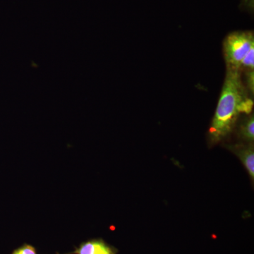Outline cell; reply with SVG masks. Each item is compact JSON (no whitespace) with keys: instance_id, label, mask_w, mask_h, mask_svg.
Returning a JSON list of instances; mask_svg holds the SVG:
<instances>
[{"instance_id":"6da1fadb","label":"cell","mask_w":254,"mask_h":254,"mask_svg":"<svg viewBox=\"0 0 254 254\" xmlns=\"http://www.w3.org/2000/svg\"><path fill=\"white\" fill-rule=\"evenodd\" d=\"M254 102L247 95L240 71L227 68L226 76L209 134L212 141L218 142L233 128L241 113L250 114Z\"/></svg>"},{"instance_id":"7a4b0ae2","label":"cell","mask_w":254,"mask_h":254,"mask_svg":"<svg viewBox=\"0 0 254 254\" xmlns=\"http://www.w3.org/2000/svg\"><path fill=\"white\" fill-rule=\"evenodd\" d=\"M253 48L254 37L252 32L238 31L229 34L223 43L227 68L240 71L242 60Z\"/></svg>"},{"instance_id":"3957f363","label":"cell","mask_w":254,"mask_h":254,"mask_svg":"<svg viewBox=\"0 0 254 254\" xmlns=\"http://www.w3.org/2000/svg\"><path fill=\"white\" fill-rule=\"evenodd\" d=\"M116 249L102 239H94L82 242L72 252L66 254H117Z\"/></svg>"},{"instance_id":"277c9868","label":"cell","mask_w":254,"mask_h":254,"mask_svg":"<svg viewBox=\"0 0 254 254\" xmlns=\"http://www.w3.org/2000/svg\"><path fill=\"white\" fill-rule=\"evenodd\" d=\"M239 156L243 162L245 168L248 170L251 177L254 180V152L253 145L249 148L239 151Z\"/></svg>"},{"instance_id":"5b68a950","label":"cell","mask_w":254,"mask_h":254,"mask_svg":"<svg viewBox=\"0 0 254 254\" xmlns=\"http://www.w3.org/2000/svg\"><path fill=\"white\" fill-rule=\"evenodd\" d=\"M254 116L245 120L241 127V135L245 139L249 141H253L254 138Z\"/></svg>"},{"instance_id":"8992f818","label":"cell","mask_w":254,"mask_h":254,"mask_svg":"<svg viewBox=\"0 0 254 254\" xmlns=\"http://www.w3.org/2000/svg\"><path fill=\"white\" fill-rule=\"evenodd\" d=\"M244 68L246 71H254V48H252L250 51L247 53L245 58L241 63L240 68Z\"/></svg>"},{"instance_id":"52a82bcc","label":"cell","mask_w":254,"mask_h":254,"mask_svg":"<svg viewBox=\"0 0 254 254\" xmlns=\"http://www.w3.org/2000/svg\"><path fill=\"white\" fill-rule=\"evenodd\" d=\"M11 254H38L36 249L28 244H23L22 246L15 250Z\"/></svg>"},{"instance_id":"ba28073f","label":"cell","mask_w":254,"mask_h":254,"mask_svg":"<svg viewBox=\"0 0 254 254\" xmlns=\"http://www.w3.org/2000/svg\"><path fill=\"white\" fill-rule=\"evenodd\" d=\"M247 84L251 94L254 95V71H247Z\"/></svg>"},{"instance_id":"9c48e42d","label":"cell","mask_w":254,"mask_h":254,"mask_svg":"<svg viewBox=\"0 0 254 254\" xmlns=\"http://www.w3.org/2000/svg\"><path fill=\"white\" fill-rule=\"evenodd\" d=\"M245 4L249 9H253L254 0H244Z\"/></svg>"}]
</instances>
